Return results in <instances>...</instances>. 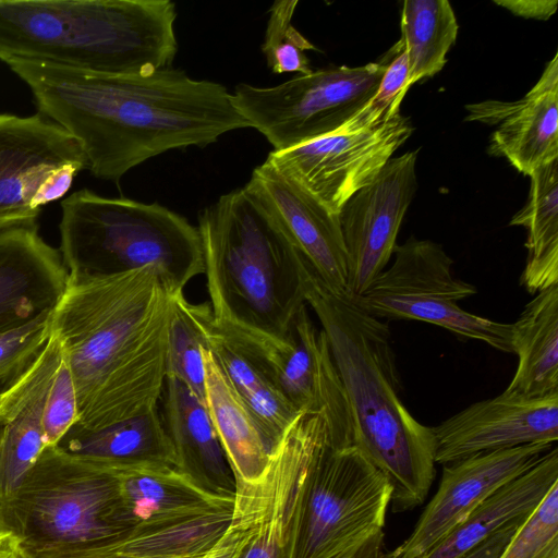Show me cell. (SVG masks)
<instances>
[{"instance_id": "obj_1", "label": "cell", "mask_w": 558, "mask_h": 558, "mask_svg": "<svg viewBox=\"0 0 558 558\" xmlns=\"http://www.w3.org/2000/svg\"><path fill=\"white\" fill-rule=\"evenodd\" d=\"M4 63L29 87L38 112L78 143L87 169L101 180L119 182L167 150L204 147L250 128L223 85L182 70L122 75L19 58Z\"/></svg>"}, {"instance_id": "obj_2", "label": "cell", "mask_w": 558, "mask_h": 558, "mask_svg": "<svg viewBox=\"0 0 558 558\" xmlns=\"http://www.w3.org/2000/svg\"><path fill=\"white\" fill-rule=\"evenodd\" d=\"M172 296L156 267L69 276L51 312L76 388V424L97 429L157 408L167 378Z\"/></svg>"}, {"instance_id": "obj_3", "label": "cell", "mask_w": 558, "mask_h": 558, "mask_svg": "<svg viewBox=\"0 0 558 558\" xmlns=\"http://www.w3.org/2000/svg\"><path fill=\"white\" fill-rule=\"evenodd\" d=\"M304 296L317 316L347 396L353 445L387 477L395 512L422 505L435 476L433 429L401 399L388 323L331 289L305 259Z\"/></svg>"}, {"instance_id": "obj_4", "label": "cell", "mask_w": 558, "mask_h": 558, "mask_svg": "<svg viewBox=\"0 0 558 558\" xmlns=\"http://www.w3.org/2000/svg\"><path fill=\"white\" fill-rule=\"evenodd\" d=\"M170 0H0V60L146 75L178 51Z\"/></svg>"}, {"instance_id": "obj_5", "label": "cell", "mask_w": 558, "mask_h": 558, "mask_svg": "<svg viewBox=\"0 0 558 558\" xmlns=\"http://www.w3.org/2000/svg\"><path fill=\"white\" fill-rule=\"evenodd\" d=\"M205 276L217 328L283 338L306 305L305 258L245 186L198 215Z\"/></svg>"}, {"instance_id": "obj_6", "label": "cell", "mask_w": 558, "mask_h": 558, "mask_svg": "<svg viewBox=\"0 0 558 558\" xmlns=\"http://www.w3.org/2000/svg\"><path fill=\"white\" fill-rule=\"evenodd\" d=\"M59 231V252L71 277H108L153 266L177 295L205 271L197 227L158 203L82 189L61 202Z\"/></svg>"}, {"instance_id": "obj_7", "label": "cell", "mask_w": 558, "mask_h": 558, "mask_svg": "<svg viewBox=\"0 0 558 558\" xmlns=\"http://www.w3.org/2000/svg\"><path fill=\"white\" fill-rule=\"evenodd\" d=\"M0 530L33 556L59 555L119 537V476L58 446L44 448L17 492L0 504Z\"/></svg>"}, {"instance_id": "obj_8", "label": "cell", "mask_w": 558, "mask_h": 558, "mask_svg": "<svg viewBox=\"0 0 558 558\" xmlns=\"http://www.w3.org/2000/svg\"><path fill=\"white\" fill-rule=\"evenodd\" d=\"M390 501L391 486L369 459L327 437L301 485L287 558H329L384 531Z\"/></svg>"}, {"instance_id": "obj_9", "label": "cell", "mask_w": 558, "mask_h": 558, "mask_svg": "<svg viewBox=\"0 0 558 558\" xmlns=\"http://www.w3.org/2000/svg\"><path fill=\"white\" fill-rule=\"evenodd\" d=\"M392 265L385 268L359 296L352 299L368 314L383 319L421 320L464 339L482 341L512 353V324L470 313L458 302L477 293L458 279L453 260L430 240L409 238L397 245Z\"/></svg>"}, {"instance_id": "obj_10", "label": "cell", "mask_w": 558, "mask_h": 558, "mask_svg": "<svg viewBox=\"0 0 558 558\" xmlns=\"http://www.w3.org/2000/svg\"><path fill=\"white\" fill-rule=\"evenodd\" d=\"M387 58L362 66H329L299 74L272 87L241 83L231 100L250 128L274 150L311 142L339 130L374 96Z\"/></svg>"}, {"instance_id": "obj_11", "label": "cell", "mask_w": 558, "mask_h": 558, "mask_svg": "<svg viewBox=\"0 0 558 558\" xmlns=\"http://www.w3.org/2000/svg\"><path fill=\"white\" fill-rule=\"evenodd\" d=\"M306 305L283 338L216 328L269 378L298 412L323 414L336 446H350L353 425L343 385L327 337L314 325Z\"/></svg>"}, {"instance_id": "obj_12", "label": "cell", "mask_w": 558, "mask_h": 558, "mask_svg": "<svg viewBox=\"0 0 558 558\" xmlns=\"http://www.w3.org/2000/svg\"><path fill=\"white\" fill-rule=\"evenodd\" d=\"M413 126L401 111L360 130L333 133L288 149L272 150L266 161L333 214L371 183Z\"/></svg>"}, {"instance_id": "obj_13", "label": "cell", "mask_w": 558, "mask_h": 558, "mask_svg": "<svg viewBox=\"0 0 558 558\" xmlns=\"http://www.w3.org/2000/svg\"><path fill=\"white\" fill-rule=\"evenodd\" d=\"M417 150L390 158L339 213L347 254V294L354 299L386 268L417 190Z\"/></svg>"}, {"instance_id": "obj_14", "label": "cell", "mask_w": 558, "mask_h": 558, "mask_svg": "<svg viewBox=\"0 0 558 558\" xmlns=\"http://www.w3.org/2000/svg\"><path fill=\"white\" fill-rule=\"evenodd\" d=\"M88 168L78 143L59 124L37 112L0 113V230L37 226L34 199L58 169Z\"/></svg>"}, {"instance_id": "obj_15", "label": "cell", "mask_w": 558, "mask_h": 558, "mask_svg": "<svg viewBox=\"0 0 558 558\" xmlns=\"http://www.w3.org/2000/svg\"><path fill=\"white\" fill-rule=\"evenodd\" d=\"M553 448L529 444L444 464L438 489L412 533L383 558H422L501 485L533 466Z\"/></svg>"}, {"instance_id": "obj_16", "label": "cell", "mask_w": 558, "mask_h": 558, "mask_svg": "<svg viewBox=\"0 0 558 558\" xmlns=\"http://www.w3.org/2000/svg\"><path fill=\"white\" fill-rule=\"evenodd\" d=\"M435 462L529 444L558 440V395L520 399L504 395L475 402L432 427Z\"/></svg>"}, {"instance_id": "obj_17", "label": "cell", "mask_w": 558, "mask_h": 558, "mask_svg": "<svg viewBox=\"0 0 558 558\" xmlns=\"http://www.w3.org/2000/svg\"><path fill=\"white\" fill-rule=\"evenodd\" d=\"M465 121L498 125L488 153L505 157L524 175L558 159V54L539 80L513 102L487 100L465 106Z\"/></svg>"}, {"instance_id": "obj_18", "label": "cell", "mask_w": 558, "mask_h": 558, "mask_svg": "<svg viewBox=\"0 0 558 558\" xmlns=\"http://www.w3.org/2000/svg\"><path fill=\"white\" fill-rule=\"evenodd\" d=\"M244 186L271 213L320 279L331 289L345 292L347 254L339 215L266 160L254 169Z\"/></svg>"}, {"instance_id": "obj_19", "label": "cell", "mask_w": 558, "mask_h": 558, "mask_svg": "<svg viewBox=\"0 0 558 558\" xmlns=\"http://www.w3.org/2000/svg\"><path fill=\"white\" fill-rule=\"evenodd\" d=\"M329 436L323 414L299 412L270 453L260 483L264 509L254 535L238 558H287L301 485L315 451Z\"/></svg>"}, {"instance_id": "obj_20", "label": "cell", "mask_w": 558, "mask_h": 558, "mask_svg": "<svg viewBox=\"0 0 558 558\" xmlns=\"http://www.w3.org/2000/svg\"><path fill=\"white\" fill-rule=\"evenodd\" d=\"M61 357L51 335L31 366L0 390V504L17 492L46 447L44 408Z\"/></svg>"}, {"instance_id": "obj_21", "label": "cell", "mask_w": 558, "mask_h": 558, "mask_svg": "<svg viewBox=\"0 0 558 558\" xmlns=\"http://www.w3.org/2000/svg\"><path fill=\"white\" fill-rule=\"evenodd\" d=\"M68 278L60 252L37 226L0 230V333L53 310Z\"/></svg>"}, {"instance_id": "obj_22", "label": "cell", "mask_w": 558, "mask_h": 558, "mask_svg": "<svg viewBox=\"0 0 558 558\" xmlns=\"http://www.w3.org/2000/svg\"><path fill=\"white\" fill-rule=\"evenodd\" d=\"M162 424L175 468L205 490L235 498L236 484L206 405L180 379L168 376L162 392Z\"/></svg>"}, {"instance_id": "obj_23", "label": "cell", "mask_w": 558, "mask_h": 558, "mask_svg": "<svg viewBox=\"0 0 558 558\" xmlns=\"http://www.w3.org/2000/svg\"><path fill=\"white\" fill-rule=\"evenodd\" d=\"M117 473L122 519L129 529L234 507L235 498L205 490L175 468L145 466Z\"/></svg>"}, {"instance_id": "obj_24", "label": "cell", "mask_w": 558, "mask_h": 558, "mask_svg": "<svg viewBox=\"0 0 558 558\" xmlns=\"http://www.w3.org/2000/svg\"><path fill=\"white\" fill-rule=\"evenodd\" d=\"M558 483V449L501 485L422 558H461L505 525L526 519Z\"/></svg>"}, {"instance_id": "obj_25", "label": "cell", "mask_w": 558, "mask_h": 558, "mask_svg": "<svg viewBox=\"0 0 558 558\" xmlns=\"http://www.w3.org/2000/svg\"><path fill=\"white\" fill-rule=\"evenodd\" d=\"M56 446L117 472L145 466L175 468L174 451L157 408L97 429L75 423Z\"/></svg>"}, {"instance_id": "obj_26", "label": "cell", "mask_w": 558, "mask_h": 558, "mask_svg": "<svg viewBox=\"0 0 558 558\" xmlns=\"http://www.w3.org/2000/svg\"><path fill=\"white\" fill-rule=\"evenodd\" d=\"M205 405L233 472L236 487H258L271 450L253 416L204 348Z\"/></svg>"}, {"instance_id": "obj_27", "label": "cell", "mask_w": 558, "mask_h": 558, "mask_svg": "<svg viewBox=\"0 0 558 558\" xmlns=\"http://www.w3.org/2000/svg\"><path fill=\"white\" fill-rule=\"evenodd\" d=\"M512 353L518 366L504 395H558V284L537 292L512 324Z\"/></svg>"}, {"instance_id": "obj_28", "label": "cell", "mask_w": 558, "mask_h": 558, "mask_svg": "<svg viewBox=\"0 0 558 558\" xmlns=\"http://www.w3.org/2000/svg\"><path fill=\"white\" fill-rule=\"evenodd\" d=\"M530 178L527 201L509 226L527 230L521 284L536 294L558 284V159L539 167Z\"/></svg>"}, {"instance_id": "obj_29", "label": "cell", "mask_w": 558, "mask_h": 558, "mask_svg": "<svg viewBox=\"0 0 558 558\" xmlns=\"http://www.w3.org/2000/svg\"><path fill=\"white\" fill-rule=\"evenodd\" d=\"M253 416L270 450L299 412L269 378L214 325L205 347Z\"/></svg>"}, {"instance_id": "obj_30", "label": "cell", "mask_w": 558, "mask_h": 558, "mask_svg": "<svg viewBox=\"0 0 558 558\" xmlns=\"http://www.w3.org/2000/svg\"><path fill=\"white\" fill-rule=\"evenodd\" d=\"M458 28L454 11L447 0L402 2L399 43L409 60L408 89L444 68Z\"/></svg>"}, {"instance_id": "obj_31", "label": "cell", "mask_w": 558, "mask_h": 558, "mask_svg": "<svg viewBox=\"0 0 558 558\" xmlns=\"http://www.w3.org/2000/svg\"><path fill=\"white\" fill-rule=\"evenodd\" d=\"M215 325L209 303L195 304L183 293L172 296L169 326L167 377L183 381L205 404L203 349Z\"/></svg>"}, {"instance_id": "obj_32", "label": "cell", "mask_w": 558, "mask_h": 558, "mask_svg": "<svg viewBox=\"0 0 558 558\" xmlns=\"http://www.w3.org/2000/svg\"><path fill=\"white\" fill-rule=\"evenodd\" d=\"M298 3V0H280L269 10L262 51L272 73L304 75L313 71L305 52L317 48L292 25Z\"/></svg>"}, {"instance_id": "obj_33", "label": "cell", "mask_w": 558, "mask_h": 558, "mask_svg": "<svg viewBox=\"0 0 558 558\" xmlns=\"http://www.w3.org/2000/svg\"><path fill=\"white\" fill-rule=\"evenodd\" d=\"M498 558H558V483L517 530Z\"/></svg>"}, {"instance_id": "obj_34", "label": "cell", "mask_w": 558, "mask_h": 558, "mask_svg": "<svg viewBox=\"0 0 558 558\" xmlns=\"http://www.w3.org/2000/svg\"><path fill=\"white\" fill-rule=\"evenodd\" d=\"M51 312L0 333V390L23 374L47 344L52 332Z\"/></svg>"}, {"instance_id": "obj_35", "label": "cell", "mask_w": 558, "mask_h": 558, "mask_svg": "<svg viewBox=\"0 0 558 558\" xmlns=\"http://www.w3.org/2000/svg\"><path fill=\"white\" fill-rule=\"evenodd\" d=\"M77 421L76 388L72 373L62 355L52 377L44 408L43 429L46 447L56 446Z\"/></svg>"}, {"instance_id": "obj_36", "label": "cell", "mask_w": 558, "mask_h": 558, "mask_svg": "<svg viewBox=\"0 0 558 558\" xmlns=\"http://www.w3.org/2000/svg\"><path fill=\"white\" fill-rule=\"evenodd\" d=\"M264 509L260 487H236L232 520L226 532L203 558H238L251 537Z\"/></svg>"}, {"instance_id": "obj_37", "label": "cell", "mask_w": 558, "mask_h": 558, "mask_svg": "<svg viewBox=\"0 0 558 558\" xmlns=\"http://www.w3.org/2000/svg\"><path fill=\"white\" fill-rule=\"evenodd\" d=\"M82 170L78 166L68 165L53 172L36 195L34 199L35 209L41 211L45 205L62 198L71 189L76 174Z\"/></svg>"}, {"instance_id": "obj_38", "label": "cell", "mask_w": 558, "mask_h": 558, "mask_svg": "<svg viewBox=\"0 0 558 558\" xmlns=\"http://www.w3.org/2000/svg\"><path fill=\"white\" fill-rule=\"evenodd\" d=\"M524 521L520 519L505 525L461 558H498Z\"/></svg>"}, {"instance_id": "obj_39", "label": "cell", "mask_w": 558, "mask_h": 558, "mask_svg": "<svg viewBox=\"0 0 558 558\" xmlns=\"http://www.w3.org/2000/svg\"><path fill=\"white\" fill-rule=\"evenodd\" d=\"M512 14L534 20H548L557 10V0H495Z\"/></svg>"}, {"instance_id": "obj_40", "label": "cell", "mask_w": 558, "mask_h": 558, "mask_svg": "<svg viewBox=\"0 0 558 558\" xmlns=\"http://www.w3.org/2000/svg\"><path fill=\"white\" fill-rule=\"evenodd\" d=\"M384 538V531L378 532L367 539L329 558H383L385 554Z\"/></svg>"}, {"instance_id": "obj_41", "label": "cell", "mask_w": 558, "mask_h": 558, "mask_svg": "<svg viewBox=\"0 0 558 558\" xmlns=\"http://www.w3.org/2000/svg\"><path fill=\"white\" fill-rule=\"evenodd\" d=\"M206 554L197 555V556H190V557H180V558H203ZM17 558H125V557H122V556L111 553L105 546V544L101 543L99 545L84 548L81 550H75V551L59 554V555H46V556H33V555H29V554L23 551L19 547Z\"/></svg>"}, {"instance_id": "obj_42", "label": "cell", "mask_w": 558, "mask_h": 558, "mask_svg": "<svg viewBox=\"0 0 558 558\" xmlns=\"http://www.w3.org/2000/svg\"><path fill=\"white\" fill-rule=\"evenodd\" d=\"M19 542L8 531L0 530V558H17Z\"/></svg>"}]
</instances>
